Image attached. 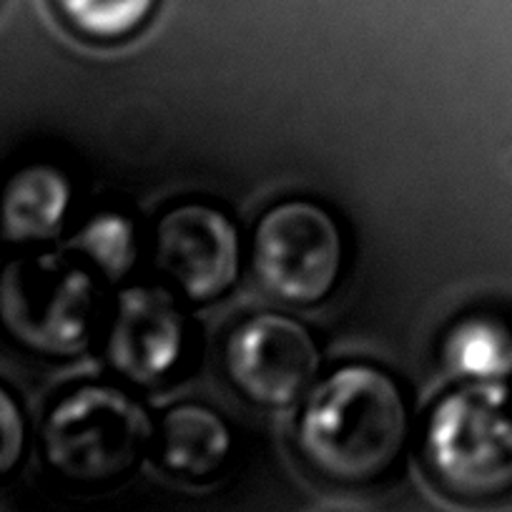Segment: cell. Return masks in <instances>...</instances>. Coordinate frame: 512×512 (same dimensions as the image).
Segmentation results:
<instances>
[{
    "instance_id": "6da1fadb",
    "label": "cell",
    "mask_w": 512,
    "mask_h": 512,
    "mask_svg": "<svg viewBox=\"0 0 512 512\" xmlns=\"http://www.w3.org/2000/svg\"><path fill=\"white\" fill-rule=\"evenodd\" d=\"M412 435L410 390L392 369L359 359L322 372L294 417V447L304 467L347 490L395 475Z\"/></svg>"
},
{
    "instance_id": "7a4b0ae2",
    "label": "cell",
    "mask_w": 512,
    "mask_h": 512,
    "mask_svg": "<svg viewBox=\"0 0 512 512\" xmlns=\"http://www.w3.org/2000/svg\"><path fill=\"white\" fill-rule=\"evenodd\" d=\"M103 289L73 249L43 246L0 259V344L36 362H76L98 344Z\"/></svg>"
},
{
    "instance_id": "3957f363",
    "label": "cell",
    "mask_w": 512,
    "mask_h": 512,
    "mask_svg": "<svg viewBox=\"0 0 512 512\" xmlns=\"http://www.w3.org/2000/svg\"><path fill=\"white\" fill-rule=\"evenodd\" d=\"M156 420L136 390L121 382H81L48 405L41 452L53 475L103 487L128 477L154 452Z\"/></svg>"
},
{
    "instance_id": "277c9868",
    "label": "cell",
    "mask_w": 512,
    "mask_h": 512,
    "mask_svg": "<svg viewBox=\"0 0 512 512\" xmlns=\"http://www.w3.org/2000/svg\"><path fill=\"white\" fill-rule=\"evenodd\" d=\"M422 460L442 492L470 505L512 497V390L460 382L432 402Z\"/></svg>"
},
{
    "instance_id": "5b68a950",
    "label": "cell",
    "mask_w": 512,
    "mask_h": 512,
    "mask_svg": "<svg viewBox=\"0 0 512 512\" xmlns=\"http://www.w3.org/2000/svg\"><path fill=\"white\" fill-rule=\"evenodd\" d=\"M246 246L259 287L292 309H312L334 297L349 264L342 221L309 196H287L267 206Z\"/></svg>"
},
{
    "instance_id": "8992f818",
    "label": "cell",
    "mask_w": 512,
    "mask_h": 512,
    "mask_svg": "<svg viewBox=\"0 0 512 512\" xmlns=\"http://www.w3.org/2000/svg\"><path fill=\"white\" fill-rule=\"evenodd\" d=\"M161 282L126 284L108 299L98 352L108 372L131 390H161L181 382L196 357L194 317Z\"/></svg>"
},
{
    "instance_id": "52a82bcc",
    "label": "cell",
    "mask_w": 512,
    "mask_h": 512,
    "mask_svg": "<svg viewBox=\"0 0 512 512\" xmlns=\"http://www.w3.org/2000/svg\"><path fill=\"white\" fill-rule=\"evenodd\" d=\"M161 284L191 307H209L234 292L249 264V246L229 209L209 199L166 206L146 234Z\"/></svg>"
},
{
    "instance_id": "ba28073f",
    "label": "cell",
    "mask_w": 512,
    "mask_h": 512,
    "mask_svg": "<svg viewBox=\"0 0 512 512\" xmlns=\"http://www.w3.org/2000/svg\"><path fill=\"white\" fill-rule=\"evenodd\" d=\"M317 334L299 317L262 309L236 319L221 342V372L256 410H292L324 372Z\"/></svg>"
},
{
    "instance_id": "9c48e42d",
    "label": "cell",
    "mask_w": 512,
    "mask_h": 512,
    "mask_svg": "<svg viewBox=\"0 0 512 512\" xmlns=\"http://www.w3.org/2000/svg\"><path fill=\"white\" fill-rule=\"evenodd\" d=\"M78 206V184L53 159H26L0 176V241L43 249L61 239Z\"/></svg>"
},
{
    "instance_id": "30bf717a",
    "label": "cell",
    "mask_w": 512,
    "mask_h": 512,
    "mask_svg": "<svg viewBox=\"0 0 512 512\" xmlns=\"http://www.w3.org/2000/svg\"><path fill=\"white\" fill-rule=\"evenodd\" d=\"M234 450V427L214 405L196 400L176 402L156 420V462L179 480H216L229 467Z\"/></svg>"
},
{
    "instance_id": "8fae6325",
    "label": "cell",
    "mask_w": 512,
    "mask_h": 512,
    "mask_svg": "<svg viewBox=\"0 0 512 512\" xmlns=\"http://www.w3.org/2000/svg\"><path fill=\"white\" fill-rule=\"evenodd\" d=\"M73 251L106 284L126 282L139 267L146 251V236L141 234L134 214L118 206H103L93 211L73 239Z\"/></svg>"
},
{
    "instance_id": "7c38bea8",
    "label": "cell",
    "mask_w": 512,
    "mask_h": 512,
    "mask_svg": "<svg viewBox=\"0 0 512 512\" xmlns=\"http://www.w3.org/2000/svg\"><path fill=\"white\" fill-rule=\"evenodd\" d=\"M445 362L460 382L507 384L512 379V327L492 314L460 319L445 339Z\"/></svg>"
},
{
    "instance_id": "4fadbf2b",
    "label": "cell",
    "mask_w": 512,
    "mask_h": 512,
    "mask_svg": "<svg viewBox=\"0 0 512 512\" xmlns=\"http://www.w3.org/2000/svg\"><path fill=\"white\" fill-rule=\"evenodd\" d=\"M58 21L88 43H123L156 18L161 0H48Z\"/></svg>"
},
{
    "instance_id": "5bb4252c",
    "label": "cell",
    "mask_w": 512,
    "mask_h": 512,
    "mask_svg": "<svg viewBox=\"0 0 512 512\" xmlns=\"http://www.w3.org/2000/svg\"><path fill=\"white\" fill-rule=\"evenodd\" d=\"M28 447V417L16 392L0 384V480L18 470Z\"/></svg>"
},
{
    "instance_id": "9a60e30c",
    "label": "cell",
    "mask_w": 512,
    "mask_h": 512,
    "mask_svg": "<svg viewBox=\"0 0 512 512\" xmlns=\"http://www.w3.org/2000/svg\"><path fill=\"white\" fill-rule=\"evenodd\" d=\"M0 3H3V0H0Z\"/></svg>"
}]
</instances>
